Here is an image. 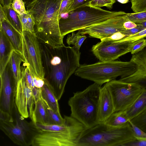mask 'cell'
I'll list each match as a JSON object with an SVG mask.
<instances>
[{"label":"cell","mask_w":146,"mask_h":146,"mask_svg":"<svg viewBox=\"0 0 146 146\" xmlns=\"http://www.w3.org/2000/svg\"><path fill=\"white\" fill-rule=\"evenodd\" d=\"M44 78L59 100L69 78L79 67L81 53L64 44L53 48L40 44Z\"/></svg>","instance_id":"1"},{"label":"cell","mask_w":146,"mask_h":146,"mask_svg":"<svg viewBox=\"0 0 146 146\" xmlns=\"http://www.w3.org/2000/svg\"><path fill=\"white\" fill-rule=\"evenodd\" d=\"M62 0H33L25 4L35 22L34 33L42 43L53 48L64 44L60 31L59 9Z\"/></svg>","instance_id":"2"},{"label":"cell","mask_w":146,"mask_h":146,"mask_svg":"<svg viewBox=\"0 0 146 146\" xmlns=\"http://www.w3.org/2000/svg\"><path fill=\"white\" fill-rule=\"evenodd\" d=\"M136 140L129 122L119 126L100 123L82 133L77 146H123Z\"/></svg>","instance_id":"3"},{"label":"cell","mask_w":146,"mask_h":146,"mask_svg":"<svg viewBox=\"0 0 146 146\" xmlns=\"http://www.w3.org/2000/svg\"><path fill=\"white\" fill-rule=\"evenodd\" d=\"M101 86L94 83L84 90L74 93L68 101L70 116L86 129L99 123L98 111Z\"/></svg>","instance_id":"4"},{"label":"cell","mask_w":146,"mask_h":146,"mask_svg":"<svg viewBox=\"0 0 146 146\" xmlns=\"http://www.w3.org/2000/svg\"><path fill=\"white\" fill-rule=\"evenodd\" d=\"M136 70V65L130 60L100 61L92 64L80 65L74 74L102 85L119 76L123 78L131 75Z\"/></svg>","instance_id":"5"},{"label":"cell","mask_w":146,"mask_h":146,"mask_svg":"<svg viewBox=\"0 0 146 146\" xmlns=\"http://www.w3.org/2000/svg\"><path fill=\"white\" fill-rule=\"evenodd\" d=\"M123 11H110L100 7L90 5L82 6L69 12L66 18H61L59 22L62 37L99 23L112 17L125 15Z\"/></svg>","instance_id":"6"},{"label":"cell","mask_w":146,"mask_h":146,"mask_svg":"<svg viewBox=\"0 0 146 146\" xmlns=\"http://www.w3.org/2000/svg\"><path fill=\"white\" fill-rule=\"evenodd\" d=\"M86 128L76 119L66 129L61 131H49L40 129L33 140V146H77L82 133Z\"/></svg>","instance_id":"7"},{"label":"cell","mask_w":146,"mask_h":146,"mask_svg":"<svg viewBox=\"0 0 146 146\" xmlns=\"http://www.w3.org/2000/svg\"><path fill=\"white\" fill-rule=\"evenodd\" d=\"M13 122L0 120L1 129L15 144L21 146L32 145L40 129L32 121L28 122L19 113L15 105Z\"/></svg>","instance_id":"8"},{"label":"cell","mask_w":146,"mask_h":146,"mask_svg":"<svg viewBox=\"0 0 146 146\" xmlns=\"http://www.w3.org/2000/svg\"><path fill=\"white\" fill-rule=\"evenodd\" d=\"M105 85L111 94L114 112L126 110L134 103L144 88L135 83L115 79L106 83Z\"/></svg>","instance_id":"9"},{"label":"cell","mask_w":146,"mask_h":146,"mask_svg":"<svg viewBox=\"0 0 146 146\" xmlns=\"http://www.w3.org/2000/svg\"><path fill=\"white\" fill-rule=\"evenodd\" d=\"M23 54L31 72L43 79L44 73L40 43L34 33L23 31L22 34Z\"/></svg>","instance_id":"10"},{"label":"cell","mask_w":146,"mask_h":146,"mask_svg":"<svg viewBox=\"0 0 146 146\" xmlns=\"http://www.w3.org/2000/svg\"><path fill=\"white\" fill-rule=\"evenodd\" d=\"M0 76V111L13 117L17 83L8 63Z\"/></svg>","instance_id":"11"},{"label":"cell","mask_w":146,"mask_h":146,"mask_svg":"<svg viewBox=\"0 0 146 146\" xmlns=\"http://www.w3.org/2000/svg\"><path fill=\"white\" fill-rule=\"evenodd\" d=\"M125 14L109 18L99 23L78 31L77 33L81 35L88 34L91 37L100 40L108 37L113 34L125 30L124 23L129 20Z\"/></svg>","instance_id":"12"},{"label":"cell","mask_w":146,"mask_h":146,"mask_svg":"<svg viewBox=\"0 0 146 146\" xmlns=\"http://www.w3.org/2000/svg\"><path fill=\"white\" fill-rule=\"evenodd\" d=\"M131 42H111L102 40L94 45L92 51L100 61L115 60L120 57L129 52Z\"/></svg>","instance_id":"13"},{"label":"cell","mask_w":146,"mask_h":146,"mask_svg":"<svg viewBox=\"0 0 146 146\" xmlns=\"http://www.w3.org/2000/svg\"><path fill=\"white\" fill-rule=\"evenodd\" d=\"M35 102L32 91L21 75L17 83L15 97V104L20 115L25 118L30 117L31 120Z\"/></svg>","instance_id":"14"},{"label":"cell","mask_w":146,"mask_h":146,"mask_svg":"<svg viewBox=\"0 0 146 146\" xmlns=\"http://www.w3.org/2000/svg\"><path fill=\"white\" fill-rule=\"evenodd\" d=\"M130 61L136 65V71L131 75L121 78L119 80L135 83L146 88V47L138 53L133 54Z\"/></svg>","instance_id":"15"},{"label":"cell","mask_w":146,"mask_h":146,"mask_svg":"<svg viewBox=\"0 0 146 146\" xmlns=\"http://www.w3.org/2000/svg\"><path fill=\"white\" fill-rule=\"evenodd\" d=\"M114 112L111 94L104 85L101 88L100 95L98 111V123L104 122Z\"/></svg>","instance_id":"16"},{"label":"cell","mask_w":146,"mask_h":146,"mask_svg":"<svg viewBox=\"0 0 146 146\" xmlns=\"http://www.w3.org/2000/svg\"><path fill=\"white\" fill-rule=\"evenodd\" d=\"M0 29L4 32L14 49L23 54L22 35L14 28L5 19L0 20Z\"/></svg>","instance_id":"17"},{"label":"cell","mask_w":146,"mask_h":146,"mask_svg":"<svg viewBox=\"0 0 146 146\" xmlns=\"http://www.w3.org/2000/svg\"><path fill=\"white\" fill-rule=\"evenodd\" d=\"M13 46L3 30L0 29V75L8 63L13 50Z\"/></svg>","instance_id":"18"},{"label":"cell","mask_w":146,"mask_h":146,"mask_svg":"<svg viewBox=\"0 0 146 146\" xmlns=\"http://www.w3.org/2000/svg\"><path fill=\"white\" fill-rule=\"evenodd\" d=\"M31 121L35 123L49 124L48 114L41 94L35 102Z\"/></svg>","instance_id":"19"},{"label":"cell","mask_w":146,"mask_h":146,"mask_svg":"<svg viewBox=\"0 0 146 146\" xmlns=\"http://www.w3.org/2000/svg\"><path fill=\"white\" fill-rule=\"evenodd\" d=\"M22 62L27 63L23 54L13 50L10 57L8 63L17 83L21 77V64Z\"/></svg>","instance_id":"20"},{"label":"cell","mask_w":146,"mask_h":146,"mask_svg":"<svg viewBox=\"0 0 146 146\" xmlns=\"http://www.w3.org/2000/svg\"><path fill=\"white\" fill-rule=\"evenodd\" d=\"M45 80L44 84L41 92L42 98L53 110L60 113L58 100L45 79Z\"/></svg>","instance_id":"21"},{"label":"cell","mask_w":146,"mask_h":146,"mask_svg":"<svg viewBox=\"0 0 146 146\" xmlns=\"http://www.w3.org/2000/svg\"><path fill=\"white\" fill-rule=\"evenodd\" d=\"M146 108V88H144L132 105L126 111L128 116L131 120Z\"/></svg>","instance_id":"22"},{"label":"cell","mask_w":146,"mask_h":146,"mask_svg":"<svg viewBox=\"0 0 146 146\" xmlns=\"http://www.w3.org/2000/svg\"><path fill=\"white\" fill-rule=\"evenodd\" d=\"M3 7L6 20L22 35L23 31L19 15L13 9L11 4Z\"/></svg>","instance_id":"23"},{"label":"cell","mask_w":146,"mask_h":146,"mask_svg":"<svg viewBox=\"0 0 146 146\" xmlns=\"http://www.w3.org/2000/svg\"><path fill=\"white\" fill-rule=\"evenodd\" d=\"M129 120L126 111H120L113 113L104 122L110 126L118 127L128 122Z\"/></svg>","instance_id":"24"},{"label":"cell","mask_w":146,"mask_h":146,"mask_svg":"<svg viewBox=\"0 0 146 146\" xmlns=\"http://www.w3.org/2000/svg\"><path fill=\"white\" fill-rule=\"evenodd\" d=\"M86 36L75 33L74 32L69 35L66 39V43L69 45H72L77 51H80V48Z\"/></svg>","instance_id":"25"},{"label":"cell","mask_w":146,"mask_h":146,"mask_svg":"<svg viewBox=\"0 0 146 146\" xmlns=\"http://www.w3.org/2000/svg\"><path fill=\"white\" fill-rule=\"evenodd\" d=\"M43 100L48 114L49 124L57 125L63 124L65 121V118L62 117L60 113H56L53 110L48 106Z\"/></svg>","instance_id":"26"},{"label":"cell","mask_w":146,"mask_h":146,"mask_svg":"<svg viewBox=\"0 0 146 146\" xmlns=\"http://www.w3.org/2000/svg\"><path fill=\"white\" fill-rule=\"evenodd\" d=\"M23 31L34 33L35 22L32 15L27 11V13L19 15Z\"/></svg>","instance_id":"27"},{"label":"cell","mask_w":146,"mask_h":146,"mask_svg":"<svg viewBox=\"0 0 146 146\" xmlns=\"http://www.w3.org/2000/svg\"><path fill=\"white\" fill-rule=\"evenodd\" d=\"M130 120L146 132V108L138 115Z\"/></svg>","instance_id":"28"},{"label":"cell","mask_w":146,"mask_h":146,"mask_svg":"<svg viewBox=\"0 0 146 146\" xmlns=\"http://www.w3.org/2000/svg\"><path fill=\"white\" fill-rule=\"evenodd\" d=\"M146 47V39L142 38L131 42L129 48V52L132 54L138 53Z\"/></svg>","instance_id":"29"},{"label":"cell","mask_w":146,"mask_h":146,"mask_svg":"<svg viewBox=\"0 0 146 146\" xmlns=\"http://www.w3.org/2000/svg\"><path fill=\"white\" fill-rule=\"evenodd\" d=\"M127 19L135 23L146 21V11L137 13H126Z\"/></svg>","instance_id":"30"},{"label":"cell","mask_w":146,"mask_h":146,"mask_svg":"<svg viewBox=\"0 0 146 146\" xmlns=\"http://www.w3.org/2000/svg\"><path fill=\"white\" fill-rule=\"evenodd\" d=\"M131 8L135 13L146 11V0H130Z\"/></svg>","instance_id":"31"},{"label":"cell","mask_w":146,"mask_h":146,"mask_svg":"<svg viewBox=\"0 0 146 146\" xmlns=\"http://www.w3.org/2000/svg\"><path fill=\"white\" fill-rule=\"evenodd\" d=\"M146 38V28L135 34L129 36L117 42H133L142 38Z\"/></svg>","instance_id":"32"},{"label":"cell","mask_w":146,"mask_h":146,"mask_svg":"<svg viewBox=\"0 0 146 146\" xmlns=\"http://www.w3.org/2000/svg\"><path fill=\"white\" fill-rule=\"evenodd\" d=\"M11 5L13 9L19 15L27 13V11L23 0H12Z\"/></svg>","instance_id":"33"},{"label":"cell","mask_w":146,"mask_h":146,"mask_svg":"<svg viewBox=\"0 0 146 146\" xmlns=\"http://www.w3.org/2000/svg\"><path fill=\"white\" fill-rule=\"evenodd\" d=\"M115 2V0H92L90 5L100 7H105L111 9Z\"/></svg>","instance_id":"34"},{"label":"cell","mask_w":146,"mask_h":146,"mask_svg":"<svg viewBox=\"0 0 146 146\" xmlns=\"http://www.w3.org/2000/svg\"><path fill=\"white\" fill-rule=\"evenodd\" d=\"M74 0H62L61 3L59 11L60 19L62 15L67 14L68 11L72 5Z\"/></svg>","instance_id":"35"},{"label":"cell","mask_w":146,"mask_h":146,"mask_svg":"<svg viewBox=\"0 0 146 146\" xmlns=\"http://www.w3.org/2000/svg\"><path fill=\"white\" fill-rule=\"evenodd\" d=\"M129 122L136 138H146V132L132 123L130 120H129Z\"/></svg>","instance_id":"36"},{"label":"cell","mask_w":146,"mask_h":146,"mask_svg":"<svg viewBox=\"0 0 146 146\" xmlns=\"http://www.w3.org/2000/svg\"><path fill=\"white\" fill-rule=\"evenodd\" d=\"M92 0H74L73 3L68 11L67 14L70 11L79 7L90 5Z\"/></svg>","instance_id":"37"},{"label":"cell","mask_w":146,"mask_h":146,"mask_svg":"<svg viewBox=\"0 0 146 146\" xmlns=\"http://www.w3.org/2000/svg\"><path fill=\"white\" fill-rule=\"evenodd\" d=\"M136 138V140L125 144L123 146H146V138Z\"/></svg>","instance_id":"38"},{"label":"cell","mask_w":146,"mask_h":146,"mask_svg":"<svg viewBox=\"0 0 146 146\" xmlns=\"http://www.w3.org/2000/svg\"><path fill=\"white\" fill-rule=\"evenodd\" d=\"M137 24V26L136 27L130 29L126 30L122 32L127 37L129 36L137 33L145 29L141 25L138 24Z\"/></svg>","instance_id":"39"},{"label":"cell","mask_w":146,"mask_h":146,"mask_svg":"<svg viewBox=\"0 0 146 146\" xmlns=\"http://www.w3.org/2000/svg\"><path fill=\"white\" fill-rule=\"evenodd\" d=\"M137 26L136 23L129 20L125 22L123 24V27L126 30L130 29Z\"/></svg>","instance_id":"40"},{"label":"cell","mask_w":146,"mask_h":146,"mask_svg":"<svg viewBox=\"0 0 146 146\" xmlns=\"http://www.w3.org/2000/svg\"><path fill=\"white\" fill-rule=\"evenodd\" d=\"M0 4L3 6H7L11 4L12 0H0Z\"/></svg>","instance_id":"41"},{"label":"cell","mask_w":146,"mask_h":146,"mask_svg":"<svg viewBox=\"0 0 146 146\" xmlns=\"http://www.w3.org/2000/svg\"><path fill=\"white\" fill-rule=\"evenodd\" d=\"M120 3L122 4L127 3L129 1V0H117Z\"/></svg>","instance_id":"42"},{"label":"cell","mask_w":146,"mask_h":146,"mask_svg":"<svg viewBox=\"0 0 146 146\" xmlns=\"http://www.w3.org/2000/svg\"><path fill=\"white\" fill-rule=\"evenodd\" d=\"M136 24L141 25L145 28H146V21Z\"/></svg>","instance_id":"43"},{"label":"cell","mask_w":146,"mask_h":146,"mask_svg":"<svg viewBox=\"0 0 146 146\" xmlns=\"http://www.w3.org/2000/svg\"><path fill=\"white\" fill-rule=\"evenodd\" d=\"M145 38V39H146V38Z\"/></svg>","instance_id":"44"}]
</instances>
